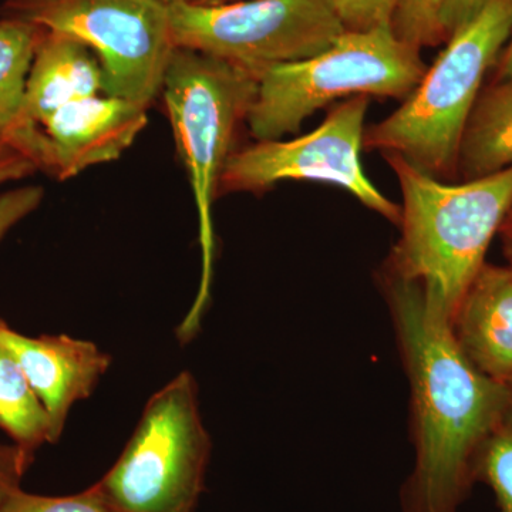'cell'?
<instances>
[{"mask_svg": "<svg viewBox=\"0 0 512 512\" xmlns=\"http://www.w3.org/2000/svg\"><path fill=\"white\" fill-rule=\"evenodd\" d=\"M379 284L410 384L416 460L400 512H458L476 483L481 450L507 419L510 384L467 359L450 319L417 282L383 268Z\"/></svg>", "mask_w": 512, "mask_h": 512, "instance_id": "cell-1", "label": "cell"}, {"mask_svg": "<svg viewBox=\"0 0 512 512\" xmlns=\"http://www.w3.org/2000/svg\"><path fill=\"white\" fill-rule=\"evenodd\" d=\"M383 156L403 195L402 235L383 268L417 282L451 322L512 210V165L448 184L396 154Z\"/></svg>", "mask_w": 512, "mask_h": 512, "instance_id": "cell-2", "label": "cell"}, {"mask_svg": "<svg viewBox=\"0 0 512 512\" xmlns=\"http://www.w3.org/2000/svg\"><path fill=\"white\" fill-rule=\"evenodd\" d=\"M512 32V0H490L447 46L393 114L366 128V150L396 154L441 180L457 173L461 141L485 74Z\"/></svg>", "mask_w": 512, "mask_h": 512, "instance_id": "cell-3", "label": "cell"}, {"mask_svg": "<svg viewBox=\"0 0 512 512\" xmlns=\"http://www.w3.org/2000/svg\"><path fill=\"white\" fill-rule=\"evenodd\" d=\"M258 77L218 57L177 47L167 72L163 96L177 150L190 175L198 222L202 272L197 299L178 329L187 342L200 329L210 299L214 271L215 237L212 205L228 158L234 153L235 137L247 123L255 99Z\"/></svg>", "mask_w": 512, "mask_h": 512, "instance_id": "cell-4", "label": "cell"}, {"mask_svg": "<svg viewBox=\"0 0 512 512\" xmlns=\"http://www.w3.org/2000/svg\"><path fill=\"white\" fill-rule=\"evenodd\" d=\"M420 50L392 25L345 30L319 55L258 74L247 123L256 141L296 133L316 110L350 97L406 100L426 73Z\"/></svg>", "mask_w": 512, "mask_h": 512, "instance_id": "cell-5", "label": "cell"}, {"mask_svg": "<svg viewBox=\"0 0 512 512\" xmlns=\"http://www.w3.org/2000/svg\"><path fill=\"white\" fill-rule=\"evenodd\" d=\"M211 448L197 382L183 372L150 397L119 460L94 485L117 512H192Z\"/></svg>", "mask_w": 512, "mask_h": 512, "instance_id": "cell-6", "label": "cell"}, {"mask_svg": "<svg viewBox=\"0 0 512 512\" xmlns=\"http://www.w3.org/2000/svg\"><path fill=\"white\" fill-rule=\"evenodd\" d=\"M0 15L84 43L103 69L104 94L147 110L177 49L161 0H6Z\"/></svg>", "mask_w": 512, "mask_h": 512, "instance_id": "cell-7", "label": "cell"}, {"mask_svg": "<svg viewBox=\"0 0 512 512\" xmlns=\"http://www.w3.org/2000/svg\"><path fill=\"white\" fill-rule=\"evenodd\" d=\"M175 45L218 57L258 77L328 49L346 28L332 0H239L170 5Z\"/></svg>", "mask_w": 512, "mask_h": 512, "instance_id": "cell-8", "label": "cell"}, {"mask_svg": "<svg viewBox=\"0 0 512 512\" xmlns=\"http://www.w3.org/2000/svg\"><path fill=\"white\" fill-rule=\"evenodd\" d=\"M369 104L370 97H350L305 136L256 141L235 150L225 165L218 194L261 192L281 181L333 184L400 227L402 207L384 197L360 161Z\"/></svg>", "mask_w": 512, "mask_h": 512, "instance_id": "cell-9", "label": "cell"}, {"mask_svg": "<svg viewBox=\"0 0 512 512\" xmlns=\"http://www.w3.org/2000/svg\"><path fill=\"white\" fill-rule=\"evenodd\" d=\"M147 123V109L119 97L97 94L74 100L40 126L47 146L46 173L70 180L94 165L117 160Z\"/></svg>", "mask_w": 512, "mask_h": 512, "instance_id": "cell-10", "label": "cell"}, {"mask_svg": "<svg viewBox=\"0 0 512 512\" xmlns=\"http://www.w3.org/2000/svg\"><path fill=\"white\" fill-rule=\"evenodd\" d=\"M0 343L15 357L49 414L52 444L62 437L70 410L89 399L111 366V357L89 340L67 335H23L0 318Z\"/></svg>", "mask_w": 512, "mask_h": 512, "instance_id": "cell-11", "label": "cell"}, {"mask_svg": "<svg viewBox=\"0 0 512 512\" xmlns=\"http://www.w3.org/2000/svg\"><path fill=\"white\" fill-rule=\"evenodd\" d=\"M458 348L484 375L512 380V268L485 264L450 322Z\"/></svg>", "mask_w": 512, "mask_h": 512, "instance_id": "cell-12", "label": "cell"}, {"mask_svg": "<svg viewBox=\"0 0 512 512\" xmlns=\"http://www.w3.org/2000/svg\"><path fill=\"white\" fill-rule=\"evenodd\" d=\"M104 94V74L93 50L63 33L42 29L26 80L23 116L39 128L74 100Z\"/></svg>", "mask_w": 512, "mask_h": 512, "instance_id": "cell-13", "label": "cell"}, {"mask_svg": "<svg viewBox=\"0 0 512 512\" xmlns=\"http://www.w3.org/2000/svg\"><path fill=\"white\" fill-rule=\"evenodd\" d=\"M42 28L23 20L0 19V138L45 171L47 147L39 128L23 116L26 80Z\"/></svg>", "mask_w": 512, "mask_h": 512, "instance_id": "cell-14", "label": "cell"}, {"mask_svg": "<svg viewBox=\"0 0 512 512\" xmlns=\"http://www.w3.org/2000/svg\"><path fill=\"white\" fill-rule=\"evenodd\" d=\"M512 165V77L478 97L461 141L458 168L464 180L500 173Z\"/></svg>", "mask_w": 512, "mask_h": 512, "instance_id": "cell-15", "label": "cell"}, {"mask_svg": "<svg viewBox=\"0 0 512 512\" xmlns=\"http://www.w3.org/2000/svg\"><path fill=\"white\" fill-rule=\"evenodd\" d=\"M0 430L12 443L36 453L52 444L49 414L15 357L0 343Z\"/></svg>", "mask_w": 512, "mask_h": 512, "instance_id": "cell-16", "label": "cell"}, {"mask_svg": "<svg viewBox=\"0 0 512 512\" xmlns=\"http://www.w3.org/2000/svg\"><path fill=\"white\" fill-rule=\"evenodd\" d=\"M444 0H397L392 18L396 36L407 45L423 49L444 42L441 12Z\"/></svg>", "mask_w": 512, "mask_h": 512, "instance_id": "cell-17", "label": "cell"}, {"mask_svg": "<svg viewBox=\"0 0 512 512\" xmlns=\"http://www.w3.org/2000/svg\"><path fill=\"white\" fill-rule=\"evenodd\" d=\"M477 481L487 484L497 500L498 512H512V429L501 427L485 443L477 458Z\"/></svg>", "mask_w": 512, "mask_h": 512, "instance_id": "cell-18", "label": "cell"}, {"mask_svg": "<svg viewBox=\"0 0 512 512\" xmlns=\"http://www.w3.org/2000/svg\"><path fill=\"white\" fill-rule=\"evenodd\" d=\"M0 512H117L96 485L66 497L30 494L20 488L0 507Z\"/></svg>", "mask_w": 512, "mask_h": 512, "instance_id": "cell-19", "label": "cell"}, {"mask_svg": "<svg viewBox=\"0 0 512 512\" xmlns=\"http://www.w3.org/2000/svg\"><path fill=\"white\" fill-rule=\"evenodd\" d=\"M346 30L392 25L397 0H332Z\"/></svg>", "mask_w": 512, "mask_h": 512, "instance_id": "cell-20", "label": "cell"}, {"mask_svg": "<svg viewBox=\"0 0 512 512\" xmlns=\"http://www.w3.org/2000/svg\"><path fill=\"white\" fill-rule=\"evenodd\" d=\"M43 195V188L36 185L15 188L0 194V242L9 234L10 229L39 207Z\"/></svg>", "mask_w": 512, "mask_h": 512, "instance_id": "cell-21", "label": "cell"}, {"mask_svg": "<svg viewBox=\"0 0 512 512\" xmlns=\"http://www.w3.org/2000/svg\"><path fill=\"white\" fill-rule=\"evenodd\" d=\"M36 453L15 443H0V507L20 490L23 477L35 461Z\"/></svg>", "mask_w": 512, "mask_h": 512, "instance_id": "cell-22", "label": "cell"}, {"mask_svg": "<svg viewBox=\"0 0 512 512\" xmlns=\"http://www.w3.org/2000/svg\"><path fill=\"white\" fill-rule=\"evenodd\" d=\"M490 0H444L441 29L444 40L470 23L488 5Z\"/></svg>", "mask_w": 512, "mask_h": 512, "instance_id": "cell-23", "label": "cell"}, {"mask_svg": "<svg viewBox=\"0 0 512 512\" xmlns=\"http://www.w3.org/2000/svg\"><path fill=\"white\" fill-rule=\"evenodd\" d=\"M37 170L36 165L9 141L0 138V184L26 177Z\"/></svg>", "mask_w": 512, "mask_h": 512, "instance_id": "cell-24", "label": "cell"}, {"mask_svg": "<svg viewBox=\"0 0 512 512\" xmlns=\"http://www.w3.org/2000/svg\"><path fill=\"white\" fill-rule=\"evenodd\" d=\"M512 77V32L507 46L504 47L500 59H498V80Z\"/></svg>", "mask_w": 512, "mask_h": 512, "instance_id": "cell-25", "label": "cell"}, {"mask_svg": "<svg viewBox=\"0 0 512 512\" xmlns=\"http://www.w3.org/2000/svg\"><path fill=\"white\" fill-rule=\"evenodd\" d=\"M181 2L198 6H217L225 5V3L239 2V0H181Z\"/></svg>", "mask_w": 512, "mask_h": 512, "instance_id": "cell-26", "label": "cell"}, {"mask_svg": "<svg viewBox=\"0 0 512 512\" xmlns=\"http://www.w3.org/2000/svg\"><path fill=\"white\" fill-rule=\"evenodd\" d=\"M500 232H503L504 238L512 237V210L508 214L507 220H505Z\"/></svg>", "mask_w": 512, "mask_h": 512, "instance_id": "cell-27", "label": "cell"}, {"mask_svg": "<svg viewBox=\"0 0 512 512\" xmlns=\"http://www.w3.org/2000/svg\"><path fill=\"white\" fill-rule=\"evenodd\" d=\"M508 384H510V407H508L507 419H505L504 426L512 429V380Z\"/></svg>", "mask_w": 512, "mask_h": 512, "instance_id": "cell-28", "label": "cell"}, {"mask_svg": "<svg viewBox=\"0 0 512 512\" xmlns=\"http://www.w3.org/2000/svg\"><path fill=\"white\" fill-rule=\"evenodd\" d=\"M505 254H507L508 265L512 268V247H507V245H505Z\"/></svg>", "mask_w": 512, "mask_h": 512, "instance_id": "cell-29", "label": "cell"}, {"mask_svg": "<svg viewBox=\"0 0 512 512\" xmlns=\"http://www.w3.org/2000/svg\"><path fill=\"white\" fill-rule=\"evenodd\" d=\"M161 2L167 3V5H173V3L181 2V0H161Z\"/></svg>", "mask_w": 512, "mask_h": 512, "instance_id": "cell-30", "label": "cell"}, {"mask_svg": "<svg viewBox=\"0 0 512 512\" xmlns=\"http://www.w3.org/2000/svg\"><path fill=\"white\" fill-rule=\"evenodd\" d=\"M505 245H507V247H512V237L505 238Z\"/></svg>", "mask_w": 512, "mask_h": 512, "instance_id": "cell-31", "label": "cell"}]
</instances>
